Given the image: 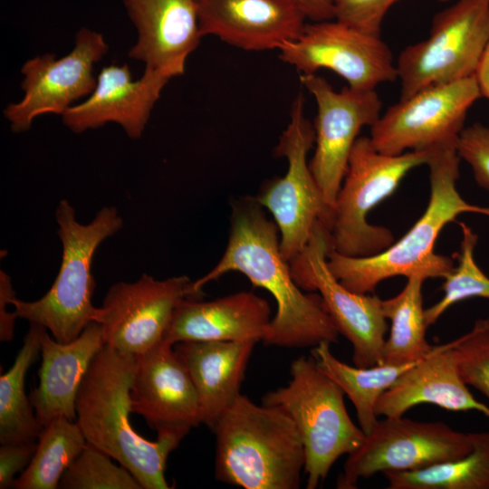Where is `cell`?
<instances>
[{
  "instance_id": "cell-1",
  "label": "cell",
  "mask_w": 489,
  "mask_h": 489,
  "mask_svg": "<svg viewBox=\"0 0 489 489\" xmlns=\"http://www.w3.org/2000/svg\"><path fill=\"white\" fill-rule=\"evenodd\" d=\"M255 197H244L232 207L226 248L216 265L191 282L190 297L200 299L202 288L225 273L236 271L267 290L277 311L263 342L282 348H313L338 341L339 331L319 293H304L294 282L290 264L281 253L279 229L265 216Z\"/></svg>"
},
{
  "instance_id": "cell-2",
  "label": "cell",
  "mask_w": 489,
  "mask_h": 489,
  "mask_svg": "<svg viewBox=\"0 0 489 489\" xmlns=\"http://www.w3.org/2000/svg\"><path fill=\"white\" fill-rule=\"evenodd\" d=\"M136 356L104 345L93 358L75 400L76 422L87 442L128 469L143 489H168L169 454L187 432L168 430L149 441L129 421Z\"/></svg>"
},
{
  "instance_id": "cell-3",
  "label": "cell",
  "mask_w": 489,
  "mask_h": 489,
  "mask_svg": "<svg viewBox=\"0 0 489 489\" xmlns=\"http://www.w3.org/2000/svg\"><path fill=\"white\" fill-rule=\"evenodd\" d=\"M457 140L432 148L427 163L430 181L428 204L420 218L398 242L368 257L346 256L330 249L328 266L347 289L370 293L379 283L390 277L420 273L427 279H444L452 272L455 267L452 258L434 250L439 233L446 225L456 222L463 213L489 216V207L468 203L457 191L461 161Z\"/></svg>"
},
{
  "instance_id": "cell-4",
  "label": "cell",
  "mask_w": 489,
  "mask_h": 489,
  "mask_svg": "<svg viewBox=\"0 0 489 489\" xmlns=\"http://www.w3.org/2000/svg\"><path fill=\"white\" fill-rule=\"evenodd\" d=\"M215 477L245 489H297L305 466L302 438L280 408L241 393L211 428Z\"/></svg>"
},
{
  "instance_id": "cell-5",
  "label": "cell",
  "mask_w": 489,
  "mask_h": 489,
  "mask_svg": "<svg viewBox=\"0 0 489 489\" xmlns=\"http://www.w3.org/2000/svg\"><path fill=\"white\" fill-rule=\"evenodd\" d=\"M55 219L62 257L53 285L36 301L14 297L11 304L18 318L44 327L54 340L66 343L94 321L98 307L91 301L95 288L93 255L105 239L121 229L123 221L114 206H104L91 222L82 225L65 199L59 202Z\"/></svg>"
},
{
  "instance_id": "cell-6",
  "label": "cell",
  "mask_w": 489,
  "mask_h": 489,
  "mask_svg": "<svg viewBox=\"0 0 489 489\" xmlns=\"http://www.w3.org/2000/svg\"><path fill=\"white\" fill-rule=\"evenodd\" d=\"M291 380L266 393L262 403L282 408L293 421L305 452L306 487L315 489L336 460L350 455L366 435L350 417L344 392L311 355L294 360Z\"/></svg>"
},
{
  "instance_id": "cell-7",
  "label": "cell",
  "mask_w": 489,
  "mask_h": 489,
  "mask_svg": "<svg viewBox=\"0 0 489 489\" xmlns=\"http://www.w3.org/2000/svg\"><path fill=\"white\" fill-rule=\"evenodd\" d=\"M431 149L387 155L375 149L369 137L357 139L332 210V250L346 256L368 257L394 243L390 229L371 225L367 216L395 192L410 170L427 165Z\"/></svg>"
},
{
  "instance_id": "cell-8",
  "label": "cell",
  "mask_w": 489,
  "mask_h": 489,
  "mask_svg": "<svg viewBox=\"0 0 489 489\" xmlns=\"http://www.w3.org/2000/svg\"><path fill=\"white\" fill-rule=\"evenodd\" d=\"M488 42L489 0H457L438 12L428 37L398 57L400 99L474 76Z\"/></svg>"
},
{
  "instance_id": "cell-9",
  "label": "cell",
  "mask_w": 489,
  "mask_h": 489,
  "mask_svg": "<svg viewBox=\"0 0 489 489\" xmlns=\"http://www.w3.org/2000/svg\"><path fill=\"white\" fill-rule=\"evenodd\" d=\"M290 121L275 152L288 162L283 177L262 187L255 197L274 218L283 257L290 262L309 242L317 223L331 225L332 209L324 201L311 171L307 155L315 142L313 125L304 114L302 94L295 97Z\"/></svg>"
},
{
  "instance_id": "cell-10",
  "label": "cell",
  "mask_w": 489,
  "mask_h": 489,
  "mask_svg": "<svg viewBox=\"0 0 489 489\" xmlns=\"http://www.w3.org/2000/svg\"><path fill=\"white\" fill-rule=\"evenodd\" d=\"M331 248L330 227L319 222L307 244L289 262L292 278L302 291L321 295L337 331L352 345L354 366L383 364L388 323L382 300L342 285L328 266Z\"/></svg>"
},
{
  "instance_id": "cell-11",
  "label": "cell",
  "mask_w": 489,
  "mask_h": 489,
  "mask_svg": "<svg viewBox=\"0 0 489 489\" xmlns=\"http://www.w3.org/2000/svg\"><path fill=\"white\" fill-rule=\"evenodd\" d=\"M472 449L470 433L455 431L443 422L385 417L348 455L337 487L354 489L360 480L378 473L417 470L463 457Z\"/></svg>"
},
{
  "instance_id": "cell-12",
  "label": "cell",
  "mask_w": 489,
  "mask_h": 489,
  "mask_svg": "<svg viewBox=\"0 0 489 489\" xmlns=\"http://www.w3.org/2000/svg\"><path fill=\"white\" fill-rule=\"evenodd\" d=\"M482 98L475 75L400 99L370 128L377 150L399 155L457 140L469 109Z\"/></svg>"
},
{
  "instance_id": "cell-13",
  "label": "cell",
  "mask_w": 489,
  "mask_h": 489,
  "mask_svg": "<svg viewBox=\"0 0 489 489\" xmlns=\"http://www.w3.org/2000/svg\"><path fill=\"white\" fill-rule=\"evenodd\" d=\"M300 81L317 104L316 147L309 166L325 203L333 210L360 131L379 119L382 101L376 90L348 86L338 91L316 73L301 74Z\"/></svg>"
},
{
  "instance_id": "cell-14",
  "label": "cell",
  "mask_w": 489,
  "mask_h": 489,
  "mask_svg": "<svg viewBox=\"0 0 489 489\" xmlns=\"http://www.w3.org/2000/svg\"><path fill=\"white\" fill-rule=\"evenodd\" d=\"M279 52L280 59L301 74L331 70L355 90H376L398 79L392 52L380 36L336 19L306 24L301 35Z\"/></svg>"
},
{
  "instance_id": "cell-15",
  "label": "cell",
  "mask_w": 489,
  "mask_h": 489,
  "mask_svg": "<svg viewBox=\"0 0 489 489\" xmlns=\"http://www.w3.org/2000/svg\"><path fill=\"white\" fill-rule=\"evenodd\" d=\"M107 51L108 44L101 34L82 28L76 34L73 49L62 58L45 53L25 62L21 69L24 95L4 110L11 129L25 131L37 116L62 115L74 101L91 95L97 83L93 66Z\"/></svg>"
},
{
  "instance_id": "cell-16",
  "label": "cell",
  "mask_w": 489,
  "mask_h": 489,
  "mask_svg": "<svg viewBox=\"0 0 489 489\" xmlns=\"http://www.w3.org/2000/svg\"><path fill=\"white\" fill-rule=\"evenodd\" d=\"M190 283L186 275L157 280L147 273L114 283L94 319L104 343L135 356L152 349L163 340L178 303L190 298Z\"/></svg>"
},
{
  "instance_id": "cell-17",
  "label": "cell",
  "mask_w": 489,
  "mask_h": 489,
  "mask_svg": "<svg viewBox=\"0 0 489 489\" xmlns=\"http://www.w3.org/2000/svg\"><path fill=\"white\" fill-rule=\"evenodd\" d=\"M131 411L157 433L189 432L201 423L198 396L174 345L162 340L136 356L130 388Z\"/></svg>"
},
{
  "instance_id": "cell-18",
  "label": "cell",
  "mask_w": 489,
  "mask_h": 489,
  "mask_svg": "<svg viewBox=\"0 0 489 489\" xmlns=\"http://www.w3.org/2000/svg\"><path fill=\"white\" fill-rule=\"evenodd\" d=\"M196 1L202 36L246 51L279 50L306 25V15L290 0Z\"/></svg>"
},
{
  "instance_id": "cell-19",
  "label": "cell",
  "mask_w": 489,
  "mask_h": 489,
  "mask_svg": "<svg viewBox=\"0 0 489 489\" xmlns=\"http://www.w3.org/2000/svg\"><path fill=\"white\" fill-rule=\"evenodd\" d=\"M170 79L163 72L145 69L140 79L132 81L128 64L103 67L94 91L83 102L68 109L62 115V121L74 133L116 122L129 138H140Z\"/></svg>"
},
{
  "instance_id": "cell-20",
  "label": "cell",
  "mask_w": 489,
  "mask_h": 489,
  "mask_svg": "<svg viewBox=\"0 0 489 489\" xmlns=\"http://www.w3.org/2000/svg\"><path fill=\"white\" fill-rule=\"evenodd\" d=\"M138 31L129 56L170 78L182 75L202 37L196 0H123Z\"/></svg>"
},
{
  "instance_id": "cell-21",
  "label": "cell",
  "mask_w": 489,
  "mask_h": 489,
  "mask_svg": "<svg viewBox=\"0 0 489 489\" xmlns=\"http://www.w3.org/2000/svg\"><path fill=\"white\" fill-rule=\"evenodd\" d=\"M271 309L264 298L240 292L212 301L183 299L177 306L163 340L263 341Z\"/></svg>"
},
{
  "instance_id": "cell-22",
  "label": "cell",
  "mask_w": 489,
  "mask_h": 489,
  "mask_svg": "<svg viewBox=\"0 0 489 489\" xmlns=\"http://www.w3.org/2000/svg\"><path fill=\"white\" fill-rule=\"evenodd\" d=\"M104 345L102 328L95 321L66 343L53 339L43 328L39 384L29 394L43 427L58 417L76 420L75 400L81 383Z\"/></svg>"
},
{
  "instance_id": "cell-23",
  "label": "cell",
  "mask_w": 489,
  "mask_h": 489,
  "mask_svg": "<svg viewBox=\"0 0 489 489\" xmlns=\"http://www.w3.org/2000/svg\"><path fill=\"white\" fill-rule=\"evenodd\" d=\"M455 344V340L436 346L405 371L379 398L377 416L402 417L409 408L429 403L452 411L476 410L489 417V406L472 395L461 377Z\"/></svg>"
},
{
  "instance_id": "cell-24",
  "label": "cell",
  "mask_w": 489,
  "mask_h": 489,
  "mask_svg": "<svg viewBox=\"0 0 489 489\" xmlns=\"http://www.w3.org/2000/svg\"><path fill=\"white\" fill-rule=\"evenodd\" d=\"M255 341H182L174 349L196 388L201 423L212 428L240 394Z\"/></svg>"
},
{
  "instance_id": "cell-25",
  "label": "cell",
  "mask_w": 489,
  "mask_h": 489,
  "mask_svg": "<svg viewBox=\"0 0 489 489\" xmlns=\"http://www.w3.org/2000/svg\"><path fill=\"white\" fill-rule=\"evenodd\" d=\"M330 346L329 342H321L312 349L311 355L319 368L348 396L356 409L360 427L368 435L378 422L375 408L380 396L418 361L359 368L338 360Z\"/></svg>"
},
{
  "instance_id": "cell-26",
  "label": "cell",
  "mask_w": 489,
  "mask_h": 489,
  "mask_svg": "<svg viewBox=\"0 0 489 489\" xmlns=\"http://www.w3.org/2000/svg\"><path fill=\"white\" fill-rule=\"evenodd\" d=\"M407 283L396 296L382 300V312L390 320L388 338L384 345V363L404 365L421 360L436 346L427 340L422 285L427 278L420 273L407 277Z\"/></svg>"
},
{
  "instance_id": "cell-27",
  "label": "cell",
  "mask_w": 489,
  "mask_h": 489,
  "mask_svg": "<svg viewBox=\"0 0 489 489\" xmlns=\"http://www.w3.org/2000/svg\"><path fill=\"white\" fill-rule=\"evenodd\" d=\"M43 326L30 323L13 366L0 376V443L36 441L43 426L24 391L26 373L41 353Z\"/></svg>"
},
{
  "instance_id": "cell-28",
  "label": "cell",
  "mask_w": 489,
  "mask_h": 489,
  "mask_svg": "<svg viewBox=\"0 0 489 489\" xmlns=\"http://www.w3.org/2000/svg\"><path fill=\"white\" fill-rule=\"evenodd\" d=\"M466 455L428 467L383 473L390 489H489V432L470 433Z\"/></svg>"
},
{
  "instance_id": "cell-29",
  "label": "cell",
  "mask_w": 489,
  "mask_h": 489,
  "mask_svg": "<svg viewBox=\"0 0 489 489\" xmlns=\"http://www.w3.org/2000/svg\"><path fill=\"white\" fill-rule=\"evenodd\" d=\"M87 440L76 422L58 417L45 425L33 459L14 480V489H56L65 470L85 447Z\"/></svg>"
},
{
  "instance_id": "cell-30",
  "label": "cell",
  "mask_w": 489,
  "mask_h": 489,
  "mask_svg": "<svg viewBox=\"0 0 489 489\" xmlns=\"http://www.w3.org/2000/svg\"><path fill=\"white\" fill-rule=\"evenodd\" d=\"M455 223H458L462 232L458 264L444 278V296L425 310L427 326L436 323L448 308L461 301L489 299V277L477 265L474 256L478 236L466 224Z\"/></svg>"
},
{
  "instance_id": "cell-31",
  "label": "cell",
  "mask_w": 489,
  "mask_h": 489,
  "mask_svg": "<svg viewBox=\"0 0 489 489\" xmlns=\"http://www.w3.org/2000/svg\"><path fill=\"white\" fill-rule=\"evenodd\" d=\"M58 488L62 489H143L124 466L87 442L85 447L63 473Z\"/></svg>"
},
{
  "instance_id": "cell-32",
  "label": "cell",
  "mask_w": 489,
  "mask_h": 489,
  "mask_svg": "<svg viewBox=\"0 0 489 489\" xmlns=\"http://www.w3.org/2000/svg\"><path fill=\"white\" fill-rule=\"evenodd\" d=\"M454 350L459 372L467 386H472L489 400V322L475 321L472 330L455 340Z\"/></svg>"
},
{
  "instance_id": "cell-33",
  "label": "cell",
  "mask_w": 489,
  "mask_h": 489,
  "mask_svg": "<svg viewBox=\"0 0 489 489\" xmlns=\"http://www.w3.org/2000/svg\"><path fill=\"white\" fill-rule=\"evenodd\" d=\"M398 1L399 0H335L334 19L364 33L380 36L384 17Z\"/></svg>"
},
{
  "instance_id": "cell-34",
  "label": "cell",
  "mask_w": 489,
  "mask_h": 489,
  "mask_svg": "<svg viewBox=\"0 0 489 489\" xmlns=\"http://www.w3.org/2000/svg\"><path fill=\"white\" fill-rule=\"evenodd\" d=\"M457 152L472 168L477 185L489 192V126L475 122L459 135Z\"/></svg>"
},
{
  "instance_id": "cell-35",
  "label": "cell",
  "mask_w": 489,
  "mask_h": 489,
  "mask_svg": "<svg viewBox=\"0 0 489 489\" xmlns=\"http://www.w3.org/2000/svg\"><path fill=\"white\" fill-rule=\"evenodd\" d=\"M37 446L36 441L1 444L0 488H12L15 475L24 472L31 463Z\"/></svg>"
},
{
  "instance_id": "cell-36",
  "label": "cell",
  "mask_w": 489,
  "mask_h": 489,
  "mask_svg": "<svg viewBox=\"0 0 489 489\" xmlns=\"http://www.w3.org/2000/svg\"><path fill=\"white\" fill-rule=\"evenodd\" d=\"M15 297L10 276L0 271V340L10 341L14 338L15 319L18 318L15 312H7L6 306Z\"/></svg>"
},
{
  "instance_id": "cell-37",
  "label": "cell",
  "mask_w": 489,
  "mask_h": 489,
  "mask_svg": "<svg viewBox=\"0 0 489 489\" xmlns=\"http://www.w3.org/2000/svg\"><path fill=\"white\" fill-rule=\"evenodd\" d=\"M313 22L334 19L335 0H290Z\"/></svg>"
},
{
  "instance_id": "cell-38",
  "label": "cell",
  "mask_w": 489,
  "mask_h": 489,
  "mask_svg": "<svg viewBox=\"0 0 489 489\" xmlns=\"http://www.w3.org/2000/svg\"><path fill=\"white\" fill-rule=\"evenodd\" d=\"M475 77L482 97L489 101V42L481 56Z\"/></svg>"
},
{
  "instance_id": "cell-39",
  "label": "cell",
  "mask_w": 489,
  "mask_h": 489,
  "mask_svg": "<svg viewBox=\"0 0 489 489\" xmlns=\"http://www.w3.org/2000/svg\"><path fill=\"white\" fill-rule=\"evenodd\" d=\"M487 321H488V322H489V317L487 318Z\"/></svg>"
}]
</instances>
